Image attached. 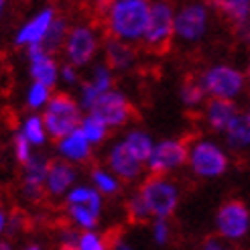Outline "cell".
<instances>
[{
  "instance_id": "13",
  "label": "cell",
  "mask_w": 250,
  "mask_h": 250,
  "mask_svg": "<svg viewBox=\"0 0 250 250\" xmlns=\"http://www.w3.org/2000/svg\"><path fill=\"white\" fill-rule=\"evenodd\" d=\"M51 163V157L37 151L27 163L21 165V183H19V193L24 204L37 206L47 197L45 193V179H47V169Z\"/></svg>"
},
{
  "instance_id": "17",
  "label": "cell",
  "mask_w": 250,
  "mask_h": 250,
  "mask_svg": "<svg viewBox=\"0 0 250 250\" xmlns=\"http://www.w3.org/2000/svg\"><path fill=\"white\" fill-rule=\"evenodd\" d=\"M242 112L238 100H224V98H208L204 108L199 110V118H202L204 128L211 134H224L234 118Z\"/></svg>"
},
{
  "instance_id": "45",
  "label": "cell",
  "mask_w": 250,
  "mask_h": 250,
  "mask_svg": "<svg viewBox=\"0 0 250 250\" xmlns=\"http://www.w3.org/2000/svg\"><path fill=\"white\" fill-rule=\"evenodd\" d=\"M244 112H248V116H250V90L244 96Z\"/></svg>"
},
{
  "instance_id": "33",
  "label": "cell",
  "mask_w": 250,
  "mask_h": 250,
  "mask_svg": "<svg viewBox=\"0 0 250 250\" xmlns=\"http://www.w3.org/2000/svg\"><path fill=\"white\" fill-rule=\"evenodd\" d=\"M173 224L171 218H153L151 220V240L155 246L165 248L173 240Z\"/></svg>"
},
{
  "instance_id": "22",
  "label": "cell",
  "mask_w": 250,
  "mask_h": 250,
  "mask_svg": "<svg viewBox=\"0 0 250 250\" xmlns=\"http://www.w3.org/2000/svg\"><path fill=\"white\" fill-rule=\"evenodd\" d=\"M224 145L232 155H244L250 151V116L248 112H242L234 118L230 128L222 134Z\"/></svg>"
},
{
  "instance_id": "44",
  "label": "cell",
  "mask_w": 250,
  "mask_h": 250,
  "mask_svg": "<svg viewBox=\"0 0 250 250\" xmlns=\"http://www.w3.org/2000/svg\"><path fill=\"white\" fill-rule=\"evenodd\" d=\"M53 250H78V244H55Z\"/></svg>"
},
{
  "instance_id": "34",
  "label": "cell",
  "mask_w": 250,
  "mask_h": 250,
  "mask_svg": "<svg viewBox=\"0 0 250 250\" xmlns=\"http://www.w3.org/2000/svg\"><path fill=\"white\" fill-rule=\"evenodd\" d=\"M10 151H12V157H15L17 163L24 165L37 153V148L27 139H24L19 130H15V132H12V141H10Z\"/></svg>"
},
{
  "instance_id": "28",
  "label": "cell",
  "mask_w": 250,
  "mask_h": 250,
  "mask_svg": "<svg viewBox=\"0 0 250 250\" xmlns=\"http://www.w3.org/2000/svg\"><path fill=\"white\" fill-rule=\"evenodd\" d=\"M53 94H55L53 87L39 82H31L27 90H24V108L29 112H43Z\"/></svg>"
},
{
  "instance_id": "4",
  "label": "cell",
  "mask_w": 250,
  "mask_h": 250,
  "mask_svg": "<svg viewBox=\"0 0 250 250\" xmlns=\"http://www.w3.org/2000/svg\"><path fill=\"white\" fill-rule=\"evenodd\" d=\"M197 80L206 90L208 98H224V100H240L248 92L246 71L226 61L209 63L197 73Z\"/></svg>"
},
{
  "instance_id": "14",
  "label": "cell",
  "mask_w": 250,
  "mask_h": 250,
  "mask_svg": "<svg viewBox=\"0 0 250 250\" xmlns=\"http://www.w3.org/2000/svg\"><path fill=\"white\" fill-rule=\"evenodd\" d=\"M104 165L108 169L114 171L118 177L124 181V185H139L141 179L146 175V165L139 157H134L124 143L118 141H112L106 146V153H104Z\"/></svg>"
},
{
  "instance_id": "8",
  "label": "cell",
  "mask_w": 250,
  "mask_h": 250,
  "mask_svg": "<svg viewBox=\"0 0 250 250\" xmlns=\"http://www.w3.org/2000/svg\"><path fill=\"white\" fill-rule=\"evenodd\" d=\"M211 27V8L204 0H189L175 10V41L193 47L202 43Z\"/></svg>"
},
{
  "instance_id": "3",
  "label": "cell",
  "mask_w": 250,
  "mask_h": 250,
  "mask_svg": "<svg viewBox=\"0 0 250 250\" xmlns=\"http://www.w3.org/2000/svg\"><path fill=\"white\" fill-rule=\"evenodd\" d=\"M232 165L230 151L224 143L216 139L199 136V139L189 141V157H187V171L195 179L211 181L224 177Z\"/></svg>"
},
{
  "instance_id": "30",
  "label": "cell",
  "mask_w": 250,
  "mask_h": 250,
  "mask_svg": "<svg viewBox=\"0 0 250 250\" xmlns=\"http://www.w3.org/2000/svg\"><path fill=\"white\" fill-rule=\"evenodd\" d=\"M124 214H126L130 224H151V220H153L143 195L136 189L126 197V202H124Z\"/></svg>"
},
{
  "instance_id": "9",
  "label": "cell",
  "mask_w": 250,
  "mask_h": 250,
  "mask_svg": "<svg viewBox=\"0 0 250 250\" xmlns=\"http://www.w3.org/2000/svg\"><path fill=\"white\" fill-rule=\"evenodd\" d=\"M175 8L171 0H153L151 17L146 33L143 37V47L151 53H165L175 41Z\"/></svg>"
},
{
  "instance_id": "7",
  "label": "cell",
  "mask_w": 250,
  "mask_h": 250,
  "mask_svg": "<svg viewBox=\"0 0 250 250\" xmlns=\"http://www.w3.org/2000/svg\"><path fill=\"white\" fill-rule=\"evenodd\" d=\"M104 39L100 37V31L90 22H76L71 24L67 33L65 45L61 49V55L67 63L76 65L80 69H87L102 51Z\"/></svg>"
},
{
  "instance_id": "20",
  "label": "cell",
  "mask_w": 250,
  "mask_h": 250,
  "mask_svg": "<svg viewBox=\"0 0 250 250\" xmlns=\"http://www.w3.org/2000/svg\"><path fill=\"white\" fill-rule=\"evenodd\" d=\"M53 143H55L53 145L55 157L65 159V161H69V163H73V165L85 167V165H90L94 161L96 146L87 141V136L80 128H76L73 132H69L65 136H61V139H57Z\"/></svg>"
},
{
  "instance_id": "38",
  "label": "cell",
  "mask_w": 250,
  "mask_h": 250,
  "mask_svg": "<svg viewBox=\"0 0 250 250\" xmlns=\"http://www.w3.org/2000/svg\"><path fill=\"white\" fill-rule=\"evenodd\" d=\"M232 37L240 45L250 47V19L248 21H242L238 24H232Z\"/></svg>"
},
{
  "instance_id": "40",
  "label": "cell",
  "mask_w": 250,
  "mask_h": 250,
  "mask_svg": "<svg viewBox=\"0 0 250 250\" xmlns=\"http://www.w3.org/2000/svg\"><path fill=\"white\" fill-rule=\"evenodd\" d=\"M8 218H10V209L0 202V238L6 236V228H8Z\"/></svg>"
},
{
  "instance_id": "47",
  "label": "cell",
  "mask_w": 250,
  "mask_h": 250,
  "mask_svg": "<svg viewBox=\"0 0 250 250\" xmlns=\"http://www.w3.org/2000/svg\"><path fill=\"white\" fill-rule=\"evenodd\" d=\"M246 78H248V82H250V55H248V61H246Z\"/></svg>"
},
{
  "instance_id": "10",
  "label": "cell",
  "mask_w": 250,
  "mask_h": 250,
  "mask_svg": "<svg viewBox=\"0 0 250 250\" xmlns=\"http://www.w3.org/2000/svg\"><path fill=\"white\" fill-rule=\"evenodd\" d=\"M214 232L224 240L238 244L250 236V206L240 197H228L214 214Z\"/></svg>"
},
{
  "instance_id": "24",
  "label": "cell",
  "mask_w": 250,
  "mask_h": 250,
  "mask_svg": "<svg viewBox=\"0 0 250 250\" xmlns=\"http://www.w3.org/2000/svg\"><path fill=\"white\" fill-rule=\"evenodd\" d=\"M17 130L27 139L35 148H43L51 136H49V130H47V124L41 116V112H29L27 116H22Z\"/></svg>"
},
{
  "instance_id": "23",
  "label": "cell",
  "mask_w": 250,
  "mask_h": 250,
  "mask_svg": "<svg viewBox=\"0 0 250 250\" xmlns=\"http://www.w3.org/2000/svg\"><path fill=\"white\" fill-rule=\"evenodd\" d=\"M87 181H90L106 199L108 197H118L124 189V181L112 169H108L104 163L102 165H92L90 173H87Z\"/></svg>"
},
{
  "instance_id": "42",
  "label": "cell",
  "mask_w": 250,
  "mask_h": 250,
  "mask_svg": "<svg viewBox=\"0 0 250 250\" xmlns=\"http://www.w3.org/2000/svg\"><path fill=\"white\" fill-rule=\"evenodd\" d=\"M19 250H45V246L41 244V242H27L22 248H19Z\"/></svg>"
},
{
  "instance_id": "25",
  "label": "cell",
  "mask_w": 250,
  "mask_h": 250,
  "mask_svg": "<svg viewBox=\"0 0 250 250\" xmlns=\"http://www.w3.org/2000/svg\"><path fill=\"white\" fill-rule=\"evenodd\" d=\"M120 141L124 143V146H126L134 157H139L143 163H146V159H148V155H151L153 146L157 143L153 136H151V132H146L145 128H139V126L126 128Z\"/></svg>"
},
{
  "instance_id": "19",
  "label": "cell",
  "mask_w": 250,
  "mask_h": 250,
  "mask_svg": "<svg viewBox=\"0 0 250 250\" xmlns=\"http://www.w3.org/2000/svg\"><path fill=\"white\" fill-rule=\"evenodd\" d=\"M78 183H80V167L65 159L51 157V163H49V169H47V179H45L47 197L63 199L67 191Z\"/></svg>"
},
{
  "instance_id": "41",
  "label": "cell",
  "mask_w": 250,
  "mask_h": 250,
  "mask_svg": "<svg viewBox=\"0 0 250 250\" xmlns=\"http://www.w3.org/2000/svg\"><path fill=\"white\" fill-rule=\"evenodd\" d=\"M0 250H19V248H17V244H15V240H12V238L2 236V238H0Z\"/></svg>"
},
{
  "instance_id": "36",
  "label": "cell",
  "mask_w": 250,
  "mask_h": 250,
  "mask_svg": "<svg viewBox=\"0 0 250 250\" xmlns=\"http://www.w3.org/2000/svg\"><path fill=\"white\" fill-rule=\"evenodd\" d=\"M24 228H27V216H24L22 211H19V209H12V211H10V218H8L6 236L15 240L19 234L24 232Z\"/></svg>"
},
{
  "instance_id": "12",
  "label": "cell",
  "mask_w": 250,
  "mask_h": 250,
  "mask_svg": "<svg viewBox=\"0 0 250 250\" xmlns=\"http://www.w3.org/2000/svg\"><path fill=\"white\" fill-rule=\"evenodd\" d=\"M87 112H92L94 116L104 120L112 130H120V128H126L132 122L134 104L126 96V92L118 90V87H112V90H108L100 96Z\"/></svg>"
},
{
  "instance_id": "29",
  "label": "cell",
  "mask_w": 250,
  "mask_h": 250,
  "mask_svg": "<svg viewBox=\"0 0 250 250\" xmlns=\"http://www.w3.org/2000/svg\"><path fill=\"white\" fill-rule=\"evenodd\" d=\"M71 29V22L67 21V17L63 15H57L53 24H51V29H49L47 37H45V43L43 47L47 49V51H51V53H61V49H63L65 45V39H67V33Z\"/></svg>"
},
{
  "instance_id": "1",
  "label": "cell",
  "mask_w": 250,
  "mask_h": 250,
  "mask_svg": "<svg viewBox=\"0 0 250 250\" xmlns=\"http://www.w3.org/2000/svg\"><path fill=\"white\" fill-rule=\"evenodd\" d=\"M151 2L153 0H104L102 22L106 37L141 45L151 17Z\"/></svg>"
},
{
  "instance_id": "26",
  "label": "cell",
  "mask_w": 250,
  "mask_h": 250,
  "mask_svg": "<svg viewBox=\"0 0 250 250\" xmlns=\"http://www.w3.org/2000/svg\"><path fill=\"white\" fill-rule=\"evenodd\" d=\"M179 102L187 112H197L204 108V104L208 102V94L199 83L197 76L195 78H185L179 85Z\"/></svg>"
},
{
  "instance_id": "35",
  "label": "cell",
  "mask_w": 250,
  "mask_h": 250,
  "mask_svg": "<svg viewBox=\"0 0 250 250\" xmlns=\"http://www.w3.org/2000/svg\"><path fill=\"white\" fill-rule=\"evenodd\" d=\"M82 69L67 63V61H63L61 63V69H59V85H65L67 90H73V87H78L82 83Z\"/></svg>"
},
{
  "instance_id": "18",
  "label": "cell",
  "mask_w": 250,
  "mask_h": 250,
  "mask_svg": "<svg viewBox=\"0 0 250 250\" xmlns=\"http://www.w3.org/2000/svg\"><path fill=\"white\" fill-rule=\"evenodd\" d=\"M24 57H27V69L31 82L45 83L55 90L59 85V69H61V61L57 59V55L47 51L43 45H37L24 49Z\"/></svg>"
},
{
  "instance_id": "15",
  "label": "cell",
  "mask_w": 250,
  "mask_h": 250,
  "mask_svg": "<svg viewBox=\"0 0 250 250\" xmlns=\"http://www.w3.org/2000/svg\"><path fill=\"white\" fill-rule=\"evenodd\" d=\"M112 87H116V71L112 69L106 61H96L87 67V76L82 80V83L78 85V100L82 108L87 112L96 100L102 96L104 92L112 90Z\"/></svg>"
},
{
  "instance_id": "11",
  "label": "cell",
  "mask_w": 250,
  "mask_h": 250,
  "mask_svg": "<svg viewBox=\"0 0 250 250\" xmlns=\"http://www.w3.org/2000/svg\"><path fill=\"white\" fill-rule=\"evenodd\" d=\"M187 157H189V139L183 136H169L155 143L151 155L146 159V173L153 175H173L187 169Z\"/></svg>"
},
{
  "instance_id": "6",
  "label": "cell",
  "mask_w": 250,
  "mask_h": 250,
  "mask_svg": "<svg viewBox=\"0 0 250 250\" xmlns=\"http://www.w3.org/2000/svg\"><path fill=\"white\" fill-rule=\"evenodd\" d=\"M83 114H85V110L82 108L78 96L65 90L55 92L51 100H49V104L45 106V110L41 112L51 141H57L61 136L80 128Z\"/></svg>"
},
{
  "instance_id": "43",
  "label": "cell",
  "mask_w": 250,
  "mask_h": 250,
  "mask_svg": "<svg viewBox=\"0 0 250 250\" xmlns=\"http://www.w3.org/2000/svg\"><path fill=\"white\" fill-rule=\"evenodd\" d=\"M204 2H206L211 10H216V12H218V8H220V4L224 2V0H204Z\"/></svg>"
},
{
  "instance_id": "5",
  "label": "cell",
  "mask_w": 250,
  "mask_h": 250,
  "mask_svg": "<svg viewBox=\"0 0 250 250\" xmlns=\"http://www.w3.org/2000/svg\"><path fill=\"white\" fill-rule=\"evenodd\" d=\"M153 218H173L181 204V187L171 175L146 173L136 185Z\"/></svg>"
},
{
  "instance_id": "2",
  "label": "cell",
  "mask_w": 250,
  "mask_h": 250,
  "mask_svg": "<svg viewBox=\"0 0 250 250\" xmlns=\"http://www.w3.org/2000/svg\"><path fill=\"white\" fill-rule=\"evenodd\" d=\"M63 204V218L69 226L78 230H98L104 218L106 197L96 187L87 183H78L61 199Z\"/></svg>"
},
{
  "instance_id": "16",
  "label": "cell",
  "mask_w": 250,
  "mask_h": 250,
  "mask_svg": "<svg viewBox=\"0 0 250 250\" xmlns=\"http://www.w3.org/2000/svg\"><path fill=\"white\" fill-rule=\"evenodd\" d=\"M59 15L55 6H41L39 10H35L33 15L24 21L21 27L15 31L12 37V45L17 49H29V47H37L45 43V37L51 29V24L55 21V17Z\"/></svg>"
},
{
  "instance_id": "32",
  "label": "cell",
  "mask_w": 250,
  "mask_h": 250,
  "mask_svg": "<svg viewBox=\"0 0 250 250\" xmlns=\"http://www.w3.org/2000/svg\"><path fill=\"white\" fill-rule=\"evenodd\" d=\"M78 250H110V234L98 230H80Z\"/></svg>"
},
{
  "instance_id": "39",
  "label": "cell",
  "mask_w": 250,
  "mask_h": 250,
  "mask_svg": "<svg viewBox=\"0 0 250 250\" xmlns=\"http://www.w3.org/2000/svg\"><path fill=\"white\" fill-rule=\"evenodd\" d=\"M110 250H136V246L124 234L112 232L110 234Z\"/></svg>"
},
{
  "instance_id": "21",
  "label": "cell",
  "mask_w": 250,
  "mask_h": 250,
  "mask_svg": "<svg viewBox=\"0 0 250 250\" xmlns=\"http://www.w3.org/2000/svg\"><path fill=\"white\" fill-rule=\"evenodd\" d=\"M102 55H104V61L116 73L130 71L136 65V61H139L136 45L128 43V41H122V39H114V37H104Z\"/></svg>"
},
{
  "instance_id": "46",
  "label": "cell",
  "mask_w": 250,
  "mask_h": 250,
  "mask_svg": "<svg viewBox=\"0 0 250 250\" xmlns=\"http://www.w3.org/2000/svg\"><path fill=\"white\" fill-rule=\"evenodd\" d=\"M6 4H8V0H0V21H2L4 12H6Z\"/></svg>"
},
{
  "instance_id": "31",
  "label": "cell",
  "mask_w": 250,
  "mask_h": 250,
  "mask_svg": "<svg viewBox=\"0 0 250 250\" xmlns=\"http://www.w3.org/2000/svg\"><path fill=\"white\" fill-rule=\"evenodd\" d=\"M218 15L232 24H238L250 19V0H224L218 8Z\"/></svg>"
},
{
  "instance_id": "27",
  "label": "cell",
  "mask_w": 250,
  "mask_h": 250,
  "mask_svg": "<svg viewBox=\"0 0 250 250\" xmlns=\"http://www.w3.org/2000/svg\"><path fill=\"white\" fill-rule=\"evenodd\" d=\"M80 130L87 136V141H90L96 148L102 146L108 143L110 134H112V128L104 120H100L98 116H94L92 112H85L83 118H82V124H80Z\"/></svg>"
},
{
  "instance_id": "37",
  "label": "cell",
  "mask_w": 250,
  "mask_h": 250,
  "mask_svg": "<svg viewBox=\"0 0 250 250\" xmlns=\"http://www.w3.org/2000/svg\"><path fill=\"white\" fill-rule=\"evenodd\" d=\"M197 250H236V246L228 240H224L222 236L211 234V236H206V238L202 240V244H199Z\"/></svg>"
}]
</instances>
